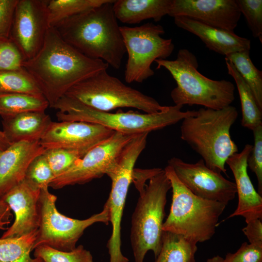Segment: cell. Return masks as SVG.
Here are the masks:
<instances>
[{
    "mask_svg": "<svg viewBox=\"0 0 262 262\" xmlns=\"http://www.w3.org/2000/svg\"><path fill=\"white\" fill-rule=\"evenodd\" d=\"M56 200L57 196L49 192V187L40 189L39 226L33 250L38 246L46 245L62 251H72L88 227L98 222L109 224V210L106 203L100 213L79 220L60 213L56 207Z\"/></svg>",
    "mask_w": 262,
    "mask_h": 262,
    "instance_id": "9c48e42d",
    "label": "cell"
},
{
    "mask_svg": "<svg viewBox=\"0 0 262 262\" xmlns=\"http://www.w3.org/2000/svg\"><path fill=\"white\" fill-rule=\"evenodd\" d=\"M254 145L247 159V164L252 172L255 174L258 186V193L262 195V125L253 131Z\"/></svg>",
    "mask_w": 262,
    "mask_h": 262,
    "instance_id": "e575fe53",
    "label": "cell"
},
{
    "mask_svg": "<svg viewBox=\"0 0 262 262\" xmlns=\"http://www.w3.org/2000/svg\"><path fill=\"white\" fill-rule=\"evenodd\" d=\"M2 118V131L11 144L39 141L52 122L45 111L26 112Z\"/></svg>",
    "mask_w": 262,
    "mask_h": 262,
    "instance_id": "44dd1931",
    "label": "cell"
},
{
    "mask_svg": "<svg viewBox=\"0 0 262 262\" xmlns=\"http://www.w3.org/2000/svg\"><path fill=\"white\" fill-rule=\"evenodd\" d=\"M49 107L43 96L25 93L0 95V116L4 117L35 111H45Z\"/></svg>",
    "mask_w": 262,
    "mask_h": 262,
    "instance_id": "4316f807",
    "label": "cell"
},
{
    "mask_svg": "<svg viewBox=\"0 0 262 262\" xmlns=\"http://www.w3.org/2000/svg\"><path fill=\"white\" fill-rule=\"evenodd\" d=\"M54 176L43 153L36 157L27 169L25 179L39 188L49 187Z\"/></svg>",
    "mask_w": 262,
    "mask_h": 262,
    "instance_id": "d6a6232c",
    "label": "cell"
},
{
    "mask_svg": "<svg viewBox=\"0 0 262 262\" xmlns=\"http://www.w3.org/2000/svg\"><path fill=\"white\" fill-rule=\"evenodd\" d=\"M46 149L39 141L11 145L0 154V197L22 182L31 162Z\"/></svg>",
    "mask_w": 262,
    "mask_h": 262,
    "instance_id": "d6986e66",
    "label": "cell"
},
{
    "mask_svg": "<svg viewBox=\"0 0 262 262\" xmlns=\"http://www.w3.org/2000/svg\"><path fill=\"white\" fill-rule=\"evenodd\" d=\"M246 225L242 231L246 237L249 243L262 246V222L257 218L246 222Z\"/></svg>",
    "mask_w": 262,
    "mask_h": 262,
    "instance_id": "74e56055",
    "label": "cell"
},
{
    "mask_svg": "<svg viewBox=\"0 0 262 262\" xmlns=\"http://www.w3.org/2000/svg\"><path fill=\"white\" fill-rule=\"evenodd\" d=\"M164 170L170 182L172 197L163 230L182 235L196 243L210 240L227 205L196 196L180 180L170 166Z\"/></svg>",
    "mask_w": 262,
    "mask_h": 262,
    "instance_id": "52a82bcc",
    "label": "cell"
},
{
    "mask_svg": "<svg viewBox=\"0 0 262 262\" xmlns=\"http://www.w3.org/2000/svg\"><path fill=\"white\" fill-rule=\"evenodd\" d=\"M12 145L3 132L0 130V154Z\"/></svg>",
    "mask_w": 262,
    "mask_h": 262,
    "instance_id": "ab89813d",
    "label": "cell"
},
{
    "mask_svg": "<svg viewBox=\"0 0 262 262\" xmlns=\"http://www.w3.org/2000/svg\"><path fill=\"white\" fill-rule=\"evenodd\" d=\"M252 147L246 145L241 152L233 154L226 161L234 176L238 197L236 209L227 219L241 216L246 223L262 219V197L256 191L247 173V161Z\"/></svg>",
    "mask_w": 262,
    "mask_h": 262,
    "instance_id": "ac0fdd59",
    "label": "cell"
},
{
    "mask_svg": "<svg viewBox=\"0 0 262 262\" xmlns=\"http://www.w3.org/2000/svg\"><path fill=\"white\" fill-rule=\"evenodd\" d=\"M34 257L40 258L45 262H93L91 252L79 245L68 252L60 251L46 245L34 249Z\"/></svg>",
    "mask_w": 262,
    "mask_h": 262,
    "instance_id": "f546056e",
    "label": "cell"
},
{
    "mask_svg": "<svg viewBox=\"0 0 262 262\" xmlns=\"http://www.w3.org/2000/svg\"><path fill=\"white\" fill-rule=\"evenodd\" d=\"M12 93L44 96L37 82L24 68L0 71V95Z\"/></svg>",
    "mask_w": 262,
    "mask_h": 262,
    "instance_id": "f1b7e54d",
    "label": "cell"
},
{
    "mask_svg": "<svg viewBox=\"0 0 262 262\" xmlns=\"http://www.w3.org/2000/svg\"><path fill=\"white\" fill-rule=\"evenodd\" d=\"M48 0H18L10 38L18 48L25 61L34 57L42 47L49 27Z\"/></svg>",
    "mask_w": 262,
    "mask_h": 262,
    "instance_id": "5bb4252c",
    "label": "cell"
},
{
    "mask_svg": "<svg viewBox=\"0 0 262 262\" xmlns=\"http://www.w3.org/2000/svg\"><path fill=\"white\" fill-rule=\"evenodd\" d=\"M238 116L237 109L231 105L219 110L200 108L182 120L180 138L209 168L226 174L227 159L238 152L230 133Z\"/></svg>",
    "mask_w": 262,
    "mask_h": 262,
    "instance_id": "277c9868",
    "label": "cell"
},
{
    "mask_svg": "<svg viewBox=\"0 0 262 262\" xmlns=\"http://www.w3.org/2000/svg\"><path fill=\"white\" fill-rule=\"evenodd\" d=\"M18 0H0V39L9 38Z\"/></svg>",
    "mask_w": 262,
    "mask_h": 262,
    "instance_id": "8d00e7d4",
    "label": "cell"
},
{
    "mask_svg": "<svg viewBox=\"0 0 262 262\" xmlns=\"http://www.w3.org/2000/svg\"><path fill=\"white\" fill-rule=\"evenodd\" d=\"M228 74L236 83L241 105L243 127L253 131L262 125V110L260 109L249 86L236 70L233 65L225 59Z\"/></svg>",
    "mask_w": 262,
    "mask_h": 262,
    "instance_id": "cb8c5ba5",
    "label": "cell"
},
{
    "mask_svg": "<svg viewBox=\"0 0 262 262\" xmlns=\"http://www.w3.org/2000/svg\"><path fill=\"white\" fill-rule=\"evenodd\" d=\"M43 154L54 178L65 172L83 156L78 151L61 148L46 149Z\"/></svg>",
    "mask_w": 262,
    "mask_h": 262,
    "instance_id": "4dcf8cb0",
    "label": "cell"
},
{
    "mask_svg": "<svg viewBox=\"0 0 262 262\" xmlns=\"http://www.w3.org/2000/svg\"><path fill=\"white\" fill-rule=\"evenodd\" d=\"M115 131L100 125L78 121L52 122L39 141L45 149L64 148L83 156Z\"/></svg>",
    "mask_w": 262,
    "mask_h": 262,
    "instance_id": "9a60e30c",
    "label": "cell"
},
{
    "mask_svg": "<svg viewBox=\"0 0 262 262\" xmlns=\"http://www.w3.org/2000/svg\"><path fill=\"white\" fill-rule=\"evenodd\" d=\"M174 20L177 27L199 37L209 49L225 56L250 49V40L234 32L212 27L186 16H176Z\"/></svg>",
    "mask_w": 262,
    "mask_h": 262,
    "instance_id": "ffe728a7",
    "label": "cell"
},
{
    "mask_svg": "<svg viewBox=\"0 0 262 262\" xmlns=\"http://www.w3.org/2000/svg\"><path fill=\"white\" fill-rule=\"evenodd\" d=\"M24 61L20 50L10 38L0 39V71L21 69Z\"/></svg>",
    "mask_w": 262,
    "mask_h": 262,
    "instance_id": "836d02e7",
    "label": "cell"
},
{
    "mask_svg": "<svg viewBox=\"0 0 262 262\" xmlns=\"http://www.w3.org/2000/svg\"><path fill=\"white\" fill-rule=\"evenodd\" d=\"M224 262H262V246L244 242L234 253H228Z\"/></svg>",
    "mask_w": 262,
    "mask_h": 262,
    "instance_id": "d590c367",
    "label": "cell"
},
{
    "mask_svg": "<svg viewBox=\"0 0 262 262\" xmlns=\"http://www.w3.org/2000/svg\"><path fill=\"white\" fill-rule=\"evenodd\" d=\"M108 0H48L47 20L49 28H55L64 20L99 6Z\"/></svg>",
    "mask_w": 262,
    "mask_h": 262,
    "instance_id": "484cf974",
    "label": "cell"
},
{
    "mask_svg": "<svg viewBox=\"0 0 262 262\" xmlns=\"http://www.w3.org/2000/svg\"><path fill=\"white\" fill-rule=\"evenodd\" d=\"M172 3V0H115L113 10L123 23L139 24L149 19L158 22L168 14Z\"/></svg>",
    "mask_w": 262,
    "mask_h": 262,
    "instance_id": "7402d4cb",
    "label": "cell"
},
{
    "mask_svg": "<svg viewBox=\"0 0 262 262\" xmlns=\"http://www.w3.org/2000/svg\"><path fill=\"white\" fill-rule=\"evenodd\" d=\"M239 10L245 16L255 38L262 42V0H236Z\"/></svg>",
    "mask_w": 262,
    "mask_h": 262,
    "instance_id": "1f68e13d",
    "label": "cell"
},
{
    "mask_svg": "<svg viewBox=\"0 0 262 262\" xmlns=\"http://www.w3.org/2000/svg\"><path fill=\"white\" fill-rule=\"evenodd\" d=\"M108 66L74 49L53 28L48 30L37 54L22 65L37 82L51 108L72 86Z\"/></svg>",
    "mask_w": 262,
    "mask_h": 262,
    "instance_id": "6da1fadb",
    "label": "cell"
},
{
    "mask_svg": "<svg viewBox=\"0 0 262 262\" xmlns=\"http://www.w3.org/2000/svg\"><path fill=\"white\" fill-rule=\"evenodd\" d=\"M206 262H224V258L219 255H216L208 259Z\"/></svg>",
    "mask_w": 262,
    "mask_h": 262,
    "instance_id": "60d3db41",
    "label": "cell"
},
{
    "mask_svg": "<svg viewBox=\"0 0 262 262\" xmlns=\"http://www.w3.org/2000/svg\"><path fill=\"white\" fill-rule=\"evenodd\" d=\"M102 70L70 88L65 96L103 112L121 108H133L145 113L164 110L153 98L125 84L117 78Z\"/></svg>",
    "mask_w": 262,
    "mask_h": 262,
    "instance_id": "ba28073f",
    "label": "cell"
},
{
    "mask_svg": "<svg viewBox=\"0 0 262 262\" xmlns=\"http://www.w3.org/2000/svg\"><path fill=\"white\" fill-rule=\"evenodd\" d=\"M115 0L67 18L55 28L69 45L85 56L120 68L126 53L113 10Z\"/></svg>",
    "mask_w": 262,
    "mask_h": 262,
    "instance_id": "7a4b0ae2",
    "label": "cell"
},
{
    "mask_svg": "<svg viewBox=\"0 0 262 262\" xmlns=\"http://www.w3.org/2000/svg\"><path fill=\"white\" fill-rule=\"evenodd\" d=\"M128 60L125 80L128 83H141L154 74L151 66L157 59H166L173 52L171 39L162 37V26L147 23L136 27L120 26Z\"/></svg>",
    "mask_w": 262,
    "mask_h": 262,
    "instance_id": "30bf717a",
    "label": "cell"
},
{
    "mask_svg": "<svg viewBox=\"0 0 262 262\" xmlns=\"http://www.w3.org/2000/svg\"><path fill=\"white\" fill-rule=\"evenodd\" d=\"M0 230H1L0 229Z\"/></svg>",
    "mask_w": 262,
    "mask_h": 262,
    "instance_id": "b9f144b4",
    "label": "cell"
},
{
    "mask_svg": "<svg viewBox=\"0 0 262 262\" xmlns=\"http://www.w3.org/2000/svg\"><path fill=\"white\" fill-rule=\"evenodd\" d=\"M147 135H135L122 150L114 167L107 175L111 180V189L106 202L110 214L112 230L107 247L110 262H128L121 250V223L124 208L134 165L139 156L145 148Z\"/></svg>",
    "mask_w": 262,
    "mask_h": 262,
    "instance_id": "8fae6325",
    "label": "cell"
},
{
    "mask_svg": "<svg viewBox=\"0 0 262 262\" xmlns=\"http://www.w3.org/2000/svg\"><path fill=\"white\" fill-rule=\"evenodd\" d=\"M37 232L19 237L0 238V262H45L41 258L31 256Z\"/></svg>",
    "mask_w": 262,
    "mask_h": 262,
    "instance_id": "d4e9b609",
    "label": "cell"
},
{
    "mask_svg": "<svg viewBox=\"0 0 262 262\" xmlns=\"http://www.w3.org/2000/svg\"><path fill=\"white\" fill-rule=\"evenodd\" d=\"M197 243L182 235L163 231L160 251L155 262H196Z\"/></svg>",
    "mask_w": 262,
    "mask_h": 262,
    "instance_id": "603a6c76",
    "label": "cell"
},
{
    "mask_svg": "<svg viewBox=\"0 0 262 262\" xmlns=\"http://www.w3.org/2000/svg\"><path fill=\"white\" fill-rule=\"evenodd\" d=\"M249 86L257 104L262 110V72L252 63L249 50L230 53L225 56Z\"/></svg>",
    "mask_w": 262,
    "mask_h": 262,
    "instance_id": "83f0119b",
    "label": "cell"
},
{
    "mask_svg": "<svg viewBox=\"0 0 262 262\" xmlns=\"http://www.w3.org/2000/svg\"><path fill=\"white\" fill-rule=\"evenodd\" d=\"M183 106H166L160 112L142 114L129 111L103 112L68 98L62 97L52 108L59 121H78L97 124L113 131L129 134L150 132L175 124L193 115L195 110L182 111Z\"/></svg>",
    "mask_w": 262,
    "mask_h": 262,
    "instance_id": "8992f818",
    "label": "cell"
},
{
    "mask_svg": "<svg viewBox=\"0 0 262 262\" xmlns=\"http://www.w3.org/2000/svg\"><path fill=\"white\" fill-rule=\"evenodd\" d=\"M134 168L132 182L139 193L131 219L130 240L134 262H144L151 250L156 258L162 246L167 193L171 188L164 169Z\"/></svg>",
    "mask_w": 262,
    "mask_h": 262,
    "instance_id": "3957f363",
    "label": "cell"
},
{
    "mask_svg": "<svg viewBox=\"0 0 262 262\" xmlns=\"http://www.w3.org/2000/svg\"><path fill=\"white\" fill-rule=\"evenodd\" d=\"M13 218L12 211L9 205L0 199V229L6 230Z\"/></svg>",
    "mask_w": 262,
    "mask_h": 262,
    "instance_id": "f35d334b",
    "label": "cell"
},
{
    "mask_svg": "<svg viewBox=\"0 0 262 262\" xmlns=\"http://www.w3.org/2000/svg\"><path fill=\"white\" fill-rule=\"evenodd\" d=\"M40 194V188L24 179L0 197L9 205L15 217L0 238L19 237L38 229Z\"/></svg>",
    "mask_w": 262,
    "mask_h": 262,
    "instance_id": "e0dca14e",
    "label": "cell"
},
{
    "mask_svg": "<svg viewBox=\"0 0 262 262\" xmlns=\"http://www.w3.org/2000/svg\"><path fill=\"white\" fill-rule=\"evenodd\" d=\"M168 165L183 185L197 196L227 205L236 196L234 182L209 168L201 159L191 164L172 157Z\"/></svg>",
    "mask_w": 262,
    "mask_h": 262,
    "instance_id": "4fadbf2b",
    "label": "cell"
},
{
    "mask_svg": "<svg viewBox=\"0 0 262 262\" xmlns=\"http://www.w3.org/2000/svg\"><path fill=\"white\" fill-rule=\"evenodd\" d=\"M157 69L164 68L171 75L177 86L171 92L175 105H201L219 110L230 105L235 99V86L225 80L208 78L197 70V60L186 49L179 50L175 60L157 59Z\"/></svg>",
    "mask_w": 262,
    "mask_h": 262,
    "instance_id": "5b68a950",
    "label": "cell"
},
{
    "mask_svg": "<svg viewBox=\"0 0 262 262\" xmlns=\"http://www.w3.org/2000/svg\"><path fill=\"white\" fill-rule=\"evenodd\" d=\"M135 135L115 131L90 149L67 171L54 178L49 187L59 189L82 184L107 175L115 166L124 147Z\"/></svg>",
    "mask_w": 262,
    "mask_h": 262,
    "instance_id": "7c38bea8",
    "label": "cell"
},
{
    "mask_svg": "<svg viewBox=\"0 0 262 262\" xmlns=\"http://www.w3.org/2000/svg\"><path fill=\"white\" fill-rule=\"evenodd\" d=\"M241 15L236 0H172L168 14L186 16L231 32H234Z\"/></svg>",
    "mask_w": 262,
    "mask_h": 262,
    "instance_id": "2e32d148",
    "label": "cell"
}]
</instances>
